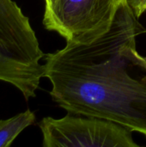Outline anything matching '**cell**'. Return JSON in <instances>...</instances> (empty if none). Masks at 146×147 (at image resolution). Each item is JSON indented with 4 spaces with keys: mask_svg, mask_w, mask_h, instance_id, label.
Instances as JSON below:
<instances>
[{
    "mask_svg": "<svg viewBox=\"0 0 146 147\" xmlns=\"http://www.w3.org/2000/svg\"><path fill=\"white\" fill-rule=\"evenodd\" d=\"M144 31L127 0L109 28L84 40H66L46 54L44 77L52 100L68 113L114 121L146 136V57L136 47Z\"/></svg>",
    "mask_w": 146,
    "mask_h": 147,
    "instance_id": "obj_1",
    "label": "cell"
},
{
    "mask_svg": "<svg viewBox=\"0 0 146 147\" xmlns=\"http://www.w3.org/2000/svg\"><path fill=\"white\" fill-rule=\"evenodd\" d=\"M46 57L30 21L14 0H0V81L28 100L44 77Z\"/></svg>",
    "mask_w": 146,
    "mask_h": 147,
    "instance_id": "obj_2",
    "label": "cell"
},
{
    "mask_svg": "<svg viewBox=\"0 0 146 147\" xmlns=\"http://www.w3.org/2000/svg\"><path fill=\"white\" fill-rule=\"evenodd\" d=\"M39 127L44 147H138L132 131L114 121L79 114L44 118Z\"/></svg>",
    "mask_w": 146,
    "mask_h": 147,
    "instance_id": "obj_3",
    "label": "cell"
},
{
    "mask_svg": "<svg viewBox=\"0 0 146 147\" xmlns=\"http://www.w3.org/2000/svg\"><path fill=\"white\" fill-rule=\"evenodd\" d=\"M120 0H59L45 28L66 40H84L107 31Z\"/></svg>",
    "mask_w": 146,
    "mask_h": 147,
    "instance_id": "obj_4",
    "label": "cell"
},
{
    "mask_svg": "<svg viewBox=\"0 0 146 147\" xmlns=\"http://www.w3.org/2000/svg\"><path fill=\"white\" fill-rule=\"evenodd\" d=\"M35 115L29 109L9 119L0 120V147H9L28 127L34 124Z\"/></svg>",
    "mask_w": 146,
    "mask_h": 147,
    "instance_id": "obj_5",
    "label": "cell"
},
{
    "mask_svg": "<svg viewBox=\"0 0 146 147\" xmlns=\"http://www.w3.org/2000/svg\"><path fill=\"white\" fill-rule=\"evenodd\" d=\"M59 0H45V13L43 18V24H46L53 16L58 7Z\"/></svg>",
    "mask_w": 146,
    "mask_h": 147,
    "instance_id": "obj_6",
    "label": "cell"
},
{
    "mask_svg": "<svg viewBox=\"0 0 146 147\" xmlns=\"http://www.w3.org/2000/svg\"><path fill=\"white\" fill-rule=\"evenodd\" d=\"M127 2L138 19L146 11V0H127Z\"/></svg>",
    "mask_w": 146,
    "mask_h": 147,
    "instance_id": "obj_7",
    "label": "cell"
}]
</instances>
